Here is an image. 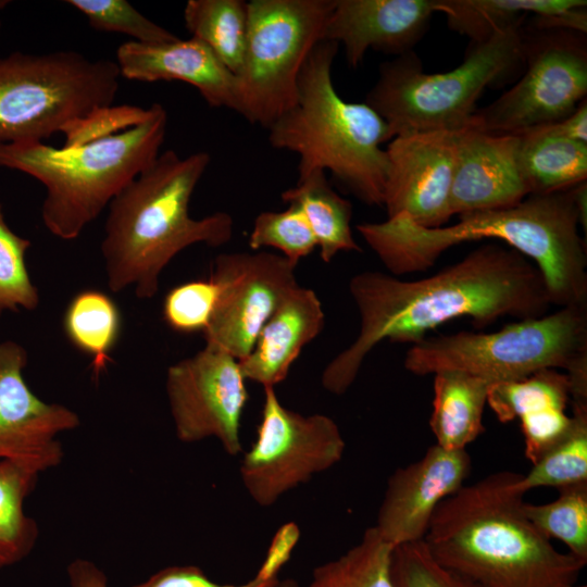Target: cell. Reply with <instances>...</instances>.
<instances>
[{"label":"cell","mask_w":587,"mask_h":587,"mask_svg":"<svg viewBox=\"0 0 587 587\" xmlns=\"http://www.w3.org/2000/svg\"><path fill=\"white\" fill-rule=\"evenodd\" d=\"M539 127L551 135L587 143V100L584 99L569 116Z\"/></svg>","instance_id":"b9f144b4"},{"label":"cell","mask_w":587,"mask_h":587,"mask_svg":"<svg viewBox=\"0 0 587 587\" xmlns=\"http://www.w3.org/2000/svg\"><path fill=\"white\" fill-rule=\"evenodd\" d=\"M278 579L265 582L253 576L242 584H220L196 565H172L133 587H274Z\"/></svg>","instance_id":"ab89813d"},{"label":"cell","mask_w":587,"mask_h":587,"mask_svg":"<svg viewBox=\"0 0 587 587\" xmlns=\"http://www.w3.org/2000/svg\"><path fill=\"white\" fill-rule=\"evenodd\" d=\"M210 162L205 151L182 158L165 150L113 198L101 242L112 292L133 288L139 299H150L159 290L161 273L180 251L196 243L220 247L232 239L230 214L190 216L191 196Z\"/></svg>","instance_id":"277c9868"},{"label":"cell","mask_w":587,"mask_h":587,"mask_svg":"<svg viewBox=\"0 0 587 587\" xmlns=\"http://www.w3.org/2000/svg\"><path fill=\"white\" fill-rule=\"evenodd\" d=\"M360 314L357 338L325 366L321 383L345 394L367 354L383 340L413 345L455 319L477 327L501 317L526 320L549 312L551 300L536 265L507 245L484 243L462 260L415 280L366 271L349 282Z\"/></svg>","instance_id":"6da1fadb"},{"label":"cell","mask_w":587,"mask_h":587,"mask_svg":"<svg viewBox=\"0 0 587 587\" xmlns=\"http://www.w3.org/2000/svg\"><path fill=\"white\" fill-rule=\"evenodd\" d=\"M167 114L160 103L142 123L87 143L55 148L42 141L0 143V167L40 182L41 217L62 240H74L113 198L160 154Z\"/></svg>","instance_id":"8992f818"},{"label":"cell","mask_w":587,"mask_h":587,"mask_svg":"<svg viewBox=\"0 0 587 587\" xmlns=\"http://www.w3.org/2000/svg\"><path fill=\"white\" fill-rule=\"evenodd\" d=\"M339 45L321 40L298 78L294 105L267 129L270 145L298 155L299 177L330 172L367 205L383 207L388 160L380 145L390 140L387 123L365 102H349L332 78Z\"/></svg>","instance_id":"5b68a950"},{"label":"cell","mask_w":587,"mask_h":587,"mask_svg":"<svg viewBox=\"0 0 587 587\" xmlns=\"http://www.w3.org/2000/svg\"><path fill=\"white\" fill-rule=\"evenodd\" d=\"M390 573L394 587H480L441 565L423 540L395 547Z\"/></svg>","instance_id":"d590c367"},{"label":"cell","mask_w":587,"mask_h":587,"mask_svg":"<svg viewBox=\"0 0 587 587\" xmlns=\"http://www.w3.org/2000/svg\"><path fill=\"white\" fill-rule=\"evenodd\" d=\"M558 491V498L551 502L524 501V514L546 538L562 541L571 554L587 563V482L563 486Z\"/></svg>","instance_id":"1f68e13d"},{"label":"cell","mask_w":587,"mask_h":587,"mask_svg":"<svg viewBox=\"0 0 587 587\" xmlns=\"http://www.w3.org/2000/svg\"><path fill=\"white\" fill-rule=\"evenodd\" d=\"M299 538L300 528L295 522L283 524L275 532L254 577L265 582L278 579V573L290 559Z\"/></svg>","instance_id":"60d3db41"},{"label":"cell","mask_w":587,"mask_h":587,"mask_svg":"<svg viewBox=\"0 0 587 587\" xmlns=\"http://www.w3.org/2000/svg\"><path fill=\"white\" fill-rule=\"evenodd\" d=\"M10 3V1L7 0H0V12ZM1 25V21H0Z\"/></svg>","instance_id":"f6af8a7d"},{"label":"cell","mask_w":587,"mask_h":587,"mask_svg":"<svg viewBox=\"0 0 587 587\" xmlns=\"http://www.w3.org/2000/svg\"><path fill=\"white\" fill-rule=\"evenodd\" d=\"M520 474L463 485L436 508L423 539L444 566L480 587H566L586 562L558 551L523 511Z\"/></svg>","instance_id":"3957f363"},{"label":"cell","mask_w":587,"mask_h":587,"mask_svg":"<svg viewBox=\"0 0 587 587\" xmlns=\"http://www.w3.org/2000/svg\"><path fill=\"white\" fill-rule=\"evenodd\" d=\"M587 8L585 0H435L448 26L482 42L504 28L523 24L527 16L553 17Z\"/></svg>","instance_id":"d4e9b609"},{"label":"cell","mask_w":587,"mask_h":587,"mask_svg":"<svg viewBox=\"0 0 587 587\" xmlns=\"http://www.w3.org/2000/svg\"><path fill=\"white\" fill-rule=\"evenodd\" d=\"M472 460L466 449L434 445L425 454L388 478L374 526L394 548L423 540L438 504L467 478Z\"/></svg>","instance_id":"e0dca14e"},{"label":"cell","mask_w":587,"mask_h":587,"mask_svg":"<svg viewBox=\"0 0 587 587\" xmlns=\"http://www.w3.org/2000/svg\"><path fill=\"white\" fill-rule=\"evenodd\" d=\"M392 549L374 526L370 527L344 554L315 567L305 587H394Z\"/></svg>","instance_id":"f1b7e54d"},{"label":"cell","mask_w":587,"mask_h":587,"mask_svg":"<svg viewBox=\"0 0 587 587\" xmlns=\"http://www.w3.org/2000/svg\"><path fill=\"white\" fill-rule=\"evenodd\" d=\"M523 24L472 42L463 62L448 72H423L414 51L382 63L364 102L387 123L390 140L411 133L460 130L470 124L484 90L524 65Z\"/></svg>","instance_id":"ba28073f"},{"label":"cell","mask_w":587,"mask_h":587,"mask_svg":"<svg viewBox=\"0 0 587 587\" xmlns=\"http://www.w3.org/2000/svg\"><path fill=\"white\" fill-rule=\"evenodd\" d=\"M491 383L460 371L434 374L429 426L436 445L462 450L484 432L483 413Z\"/></svg>","instance_id":"7402d4cb"},{"label":"cell","mask_w":587,"mask_h":587,"mask_svg":"<svg viewBox=\"0 0 587 587\" xmlns=\"http://www.w3.org/2000/svg\"><path fill=\"white\" fill-rule=\"evenodd\" d=\"M30 246L9 227L0 203V317L7 311H34L40 303L25 262Z\"/></svg>","instance_id":"836d02e7"},{"label":"cell","mask_w":587,"mask_h":587,"mask_svg":"<svg viewBox=\"0 0 587 587\" xmlns=\"http://www.w3.org/2000/svg\"><path fill=\"white\" fill-rule=\"evenodd\" d=\"M38 476L18 464L0 460V570L21 562L36 546L39 527L24 505Z\"/></svg>","instance_id":"83f0119b"},{"label":"cell","mask_w":587,"mask_h":587,"mask_svg":"<svg viewBox=\"0 0 587 587\" xmlns=\"http://www.w3.org/2000/svg\"><path fill=\"white\" fill-rule=\"evenodd\" d=\"M517 158L530 195L569 190L587 179V143L534 127L515 134Z\"/></svg>","instance_id":"603a6c76"},{"label":"cell","mask_w":587,"mask_h":587,"mask_svg":"<svg viewBox=\"0 0 587 587\" xmlns=\"http://www.w3.org/2000/svg\"><path fill=\"white\" fill-rule=\"evenodd\" d=\"M248 245L252 250L265 247L277 249L295 265L317 247L305 215L295 204H288L283 211H264L258 214Z\"/></svg>","instance_id":"d6a6232c"},{"label":"cell","mask_w":587,"mask_h":587,"mask_svg":"<svg viewBox=\"0 0 587 587\" xmlns=\"http://www.w3.org/2000/svg\"><path fill=\"white\" fill-rule=\"evenodd\" d=\"M570 397L567 374L544 369L521 379L491 384L487 404L501 423H508L547 409L566 410Z\"/></svg>","instance_id":"f546056e"},{"label":"cell","mask_w":587,"mask_h":587,"mask_svg":"<svg viewBox=\"0 0 587 587\" xmlns=\"http://www.w3.org/2000/svg\"><path fill=\"white\" fill-rule=\"evenodd\" d=\"M121 77L153 83L180 80L198 89L212 108L236 112V77L201 40L177 38L162 43L126 41L116 49Z\"/></svg>","instance_id":"ffe728a7"},{"label":"cell","mask_w":587,"mask_h":587,"mask_svg":"<svg viewBox=\"0 0 587 587\" xmlns=\"http://www.w3.org/2000/svg\"><path fill=\"white\" fill-rule=\"evenodd\" d=\"M66 572L71 587H109L104 572L90 560L77 558Z\"/></svg>","instance_id":"7bdbcfd3"},{"label":"cell","mask_w":587,"mask_h":587,"mask_svg":"<svg viewBox=\"0 0 587 587\" xmlns=\"http://www.w3.org/2000/svg\"><path fill=\"white\" fill-rule=\"evenodd\" d=\"M517 149L515 134L487 133L471 122L459 130L450 195L452 215L510 208L530 195Z\"/></svg>","instance_id":"ac0fdd59"},{"label":"cell","mask_w":587,"mask_h":587,"mask_svg":"<svg viewBox=\"0 0 587 587\" xmlns=\"http://www.w3.org/2000/svg\"><path fill=\"white\" fill-rule=\"evenodd\" d=\"M27 362L22 345L0 342V460L39 475L62 462L59 436L77 428L80 420L72 409L46 402L29 388Z\"/></svg>","instance_id":"9a60e30c"},{"label":"cell","mask_w":587,"mask_h":587,"mask_svg":"<svg viewBox=\"0 0 587 587\" xmlns=\"http://www.w3.org/2000/svg\"><path fill=\"white\" fill-rule=\"evenodd\" d=\"M334 0H251L236 112L266 129L297 98L301 68L316 43Z\"/></svg>","instance_id":"30bf717a"},{"label":"cell","mask_w":587,"mask_h":587,"mask_svg":"<svg viewBox=\"0 0 587 587\" xmlns=\"http://www.w3.org/2000/svg\"><path fill=\"white\" fill-rule=\"evenodd\" d=\"M185 26L203 41L235 76L239 73L248 34V2L243 0H189Z\"/></svg>","instance_id":"4316f807"},{"label":"cell","mask_w":587,"mask_h":587,"mask_svg":"<svg viewBox=\"0 0 587 587\" xmlns=\"http://www.w3.org/2000/svg\"><path fill=\"white\" fill-rule=\"evenodd\" d=\"M345 448L340 428L332 417L290 410L273 387H265L255 439L240 461V479L258 505L271 507L336 465Z\"/></svg>","instance_id":"7c38bea8"},{"label":"cell","mask_w":587,"mask_h":587,"mask_svg":"<svg viewBox=\"0 0 587 587\" xmlns=\"http://www.w3.org/2000/svg\"><path fill=\"white\" fill-rule=\"evenodd\" d=\"M569 433L545 452L514 488L524 494L538 487H554L587 482V408H573Z\"/></svg>","instance_id":"4dcf8cb0"},{"label":"cell","mask_w":587,"mask_h":587,"mask_svg":"<svg viewBox=\"0 0 587 587\" xmlns=\"http://www.w3.org/2000/svg\"><path fill=\"white\" fill-rule=\"evenodd\" d=\"M151 114L149 108L135 105L103 107L70 124L63 132L64 147L78 146L134 127Z\"/></svg>","instance_id":"74e56055"},{"label":"cell","mask_w":587,"mask_h":587,"mask_svg":"<svg viewBox=\"0 0 587 587\" xmlns=\"http://www.w3.org/2000/svg\"><path fill=\"white\" fill-rule=\"evenodd\" d=\"M296 266L282 254L266 251L221 253L210 278L217 300L205 344L220 347L238 361L253 348L263 325L299 284Z\"/></svg>","instance_id":"5bb4252c"},{"label":"cell","mask_w":587,"mask_h":587,"mask_svg":"<svg viewBox=\"0 0 587 587\" xmlns=\"http://www.w3.org/2000/svg\"><path fill=\"white\" fill-rule=\"evenodd\" d=\"M459 130L403 134L389 140L384 202L387 216L405 215L437 228L453 216L450 195Z\"/></svg>","instance_id":"2e32d148"},{"label":"cell","mask_w":587,"mask_h":587,"mask_svg":"<svg viewBox=\"0 0 587 587\" xmlns=\"http://www.w3.org/2000/svg\"><path fill=\"white\" fill-rule=\"evenodd\" d=\"M66 3L83 13L92 28L121 33L133 38L132 41L162 43L178 38L146 17L126 0H67Z\"/></svg>","instance_id":"e575fe53"},{"label":"cell","mask_w":587,"mask_h":587,"mask_svg":"<svg viewBox=\"0 0 587 587\" xmlns=\"http://www.w3.org/2000/svg\"><path fill=\"white\" fill-rule=\"evenodd\" d=\"M414 375L460 371L491 384L524 378L544 369L567 374L571 397L587 398V307H563L497 332L425 337L407 350Z\"/></svg>","instance_id":"52a82bcc"},{"label":"cell","mask_w":587,"mask_h":587,"mask_svg":"<svg viewBox=\"0 0 587 587\" xmlns=\"http://www.w3.org/2000/svg\"><path fill=\"white\" fill-rule=\"evenodd\" d=\"M566 587H586V585H575V584H573V585H569Z\"/></svg>","instance_id":"bcb514c9"},{"label":"cell","mask_w":587,"mask_h":587,"mask_svg":"<svg viewBox=\"0 0 587 587\" xmlns=\"http://www.w3.org/2000/svg\"><path fill=\"white\" fill-rule=\"evenodd\" d=\"M216 300L217 287L211 278L186 282L167 291L162 316L166 325L177 333H203L210 324Z\"/></svg>","instance_id":"8d00e7d4"},{"label":"cell","mask_w":587,"mask_h":587,"mask_svg":"<svg viewBox=\"0 0 587 587\" xmlns=\"http://www.w3.org/2000/svg\"><path fill=\"white\" fill-rule=\"evenodd\" d=\"M274 587H300L297 580L292 578L278 579Z\"/></svg>","instance_id":"ee69618b"},{"label":"cell","mask_w":587,"mask_h":587,"mask_svg":"<svg viewBox=\"0 0 587 587\" xmlns=\"http://www.w3.org/2000/svg\"><path fill=\"white\" fill-rule=\"evenodd\" d=\"M524 29L522 77L471 124L492 134H519L558 122L587 95L586 34L572 29Z\"/></svg>","instance_id":"8fae6325"},{"label":"cell","mask_w":587,"mask_h":587,"mask_svg":"<svg viewBox=\"0 0 587 587\" xmlns=\"http://www.w3.org/2000/svg\"><path fill=\"white\" fill-rule=\"evenodd\" d=\"M586 182L565 191L529 195L519 204L463 213L437 228L405 215L364 222L357 230L394 276L429 270L448 249L469 241L500 240L541 273L552 305L587 307Z\"/></svg>","instance_id":"7a4b0ae2"},{"label":"cell","mask_w":587,"mask_h":587,"mask_svg":"<svg viewBox=\"0 0 587 587\" xmlns=\"http://www.w3.org/2000/svg\"><path fill=\"white\" fill-rule=\"evenodd\" d=\"M63 329L68 341L90 358L92 372L99 377L112 362L110 354L122 329L121 312L109 295L85 289L68 302Z\"/></svg>","instance_id":"484cf974"},{"label":"cell","mask_w":587,"mask_h":587,"mask_svg":"<svg viewBox=\"0 0 587 587\" xmlns=\"http://www.w3.org/2000/svg\"><path fill=\"white\" fill-rule=\"evenodd\" d=\"M325 314L311 288L298 285L263 325L250 353L239 361L246 380L265 387L284 382L302 349L322 332Z\"/></svg>","instance_id":"44dd1931"},{"label":"cell","mask_w":587,"mask_h":587,"mask_svg":"<svg viewBox=\"0 0 587 587\" xmlns=\"http://www.w3.org/2000/svg\"><path fill=\"white\" fill-rule=\"evenodd\" d=\"M115 61L60 50L0 57V143L42 141L96 109L120 87Z\"/></svg>","instance_id":"9c48e42d"},{"label":"cell","mask_w":587,"mask_h":587,"mask_svg":"<svg viewBox=\"0 0 587 587\" xmlns=\"http://www.w3.org/2000/svg\"><path fill=\"white\" fill-rule=\"evenodd\" d=\"M280 197L305 215L322 261L329 263L339 252L362 251L352 235V204L330 186L325 172L313 171L298 177L297 184Z\"/></svg>","instance_id":"cb8c5ba5"},{"label":"cell","mask_w":587,"mask_h":587,"mask_svg":"<svg viewBox=\"0 0 587 587\" xmlns=\"http://www.w3.org/2000/svg\"><path fill=\"white\" fill-rule=\"evenodd\" d=\"M525 455L534 464L570 430L573 416L563 409H547L521 416Z\"/></svg>","instance_id":"f35d334b"},{"label":"cell","mask_w":587,"mask_h":587,"mask_svg":"<svg viewBox=\"0 0 587 587\" xmlns=\"http://www.w3.org/2000/svg\"><path fill=\"white\" fill-rule=\"evenodd\" d=\"M165 391L182 442L216 438L229 455L242 452L240 427L248 391L236 358L205 344L193 355L170 365Z\"/></svg>","instance_id":"4fadbf2b"},{"label":"cell","mask_w":587,"mask_h":587,"mask_svg":"<svg viewBox=\"0 0 587 587\" xmlns=\"http://www.w3.org/2000/svg\"><path fill=\"white\" fill-rule=\"evenodd\" d=\"M435 12V0H334L322 40L341 45L357 67L369 49L397 57L413 51Z\"/></svg>","instance_id":"d6986e66"}]
</instances>
